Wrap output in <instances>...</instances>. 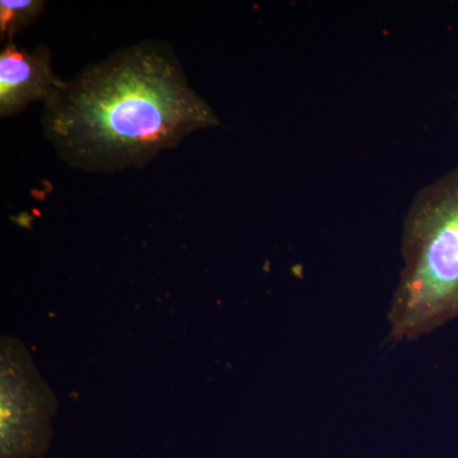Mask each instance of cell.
Here are the masks:
<instances>
[{"label":"cell","instance_id":"cell-1","mask_svg":"<svg viewBox=\"0 0 458 458\" xmlns=\"http://www.w3.org/2000/svg\"><path fill=\"white\" fill-rule=\"evenodd\" d=\"M42 113L45 137L69 167L140 168L194 132L221 125L161 41L123 47L66 81Z\"/></svg>","mask_w":458,"mask_h":458},{"label":"cell","instance_id":"cell-2","mask_svg":"<svg viewBox=\"0 0 458 458\" xmlns=\"http://www.w3.org/2000/svg\"><path fill=\"white\" fill-rule=\"evenodd\" d=\"M388 325L411 342L458 318V167L421 189L405 216Z\"/></svg>","mask_w":458,"mask_h":458},{"label":"cell","instance_id":"cell-3","mask_svg":"<svg viewBox=\"0 0 458 458\" xmlns=\"http://www.w3.org/2000/svg\"><path fill=\"white\" fill-rule=\"evenodd\" d=\"M56 400L18 340L0 349V458H45L53 441Z\"/></svg>","mask_w":458,"mask_h":458},{"label":"cell","instance_id":"cell-4","mask_svg":"<svg viewBox=\"0 0 458 458\" xmlns=\"http://www.w3.org/2000/svg\"><path fill=\"white\" fill-rule=\"evenodd\" d=\"M64 83L51 68L49 47L29 51L7 42L0 53V114L12 116L31 102H45Z\"/></svg>","mask_w":458,"mask_h":458},{"label":"cell","instance_id":"cell-5","mask_svg":"<svg viewBox=\"0 0 458 458\" xmlns=\"http://www.w3.org/2000/svg\"><path fill=\"white\" fill-rule=\"evenodd\" d=\"M45 8L42 0H2L0 2V36L13 40L18 32L38 20Z\"/></svg>","mask_w":458,"mask_h":458},{"label":"cell","instance_id":"cell-6","mask_svg":"<svg viewBox=\"0 0 458 458\" xmlns=\"http://www.w3.org/2000/svg\"><path fill=\"white\" fill-rule=\"evenodd\" d=\"M54 458H62V457H54Z\"/></svg>","mask_w":458,"mask_h":458}]
</instances>
